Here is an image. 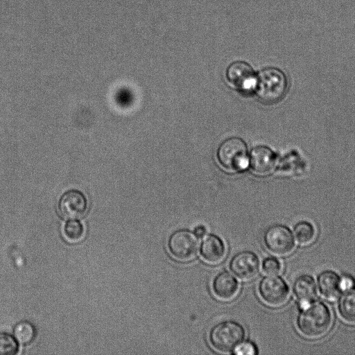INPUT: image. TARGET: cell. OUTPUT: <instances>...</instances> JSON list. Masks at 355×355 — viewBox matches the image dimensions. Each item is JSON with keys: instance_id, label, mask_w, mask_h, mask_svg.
Returning a JSON list of instances; mask_svg holds the SVG:
<instances>
[{"instance_id": "6da1fadb", "label": "cell", "mask_w": 355, "mask_h": 355, "mask_svg": "<svg viewBox=\"0 0 355 355\" xmlns=\"http://www.w3.org/2000/svg\"><path fill=\"white\" fill-rule=\"evenodd\" d=\"M288 87L286 74L281 69L270 67L259 73L254 89L263 103L274 105L286 96Z\"/></svg>"}, {"instance_id": "44dd1931", "label": "cell", "mask_w": 355, "mask_h": 355, "mask_svg": "<svg viewBox=\"0 0 355 355\" xmlns=\"http://www.w3.org/2000/svg\"><path fill=\"white\" fill-rule=\"evenodd\" d=\"M263 271L268 275H275L281 270L279 261L274 257L266 258L262 263Z\"/></svg>"}, {"instance_id": "8fae6325", "label": "cell", "mask_w": 355, "mask_h": 355, "mask_svg": "<svg viewBox=\"0 0 355 355\" xmlns=\"http://www.w3.org/2000/svg\"><path fill=\"white\" fill-rule=\"evenodd\" d=\"M250 164L254 173L260 176L268 175L277 167V155L270 148L265 146H258L251 150Z\"/></svg>"}, {"instance_id": "603a6c76", "label": "cell", "mask_w": 355, "mask_h": 355, "mask_svg": "<svg viewBox=\"0 0 355 355\" xmlns=\"http://www.w3.org/2000/svg\"><path fill=\"white\" fill-rule=\"evenodd\" d=\"M130 94L127 90H121L116 95V101L119 104H127L130 101Z\"/></svg>"}, {"instance_id": "d6986e66", "label": "cell", "mask_w": 355, "mask_h": 355, "mask_svg": "<svg viewBox=\"0 0 355 355\" xmlns=\"http://www.w3.org/2000/svg\"><path fill=\"white\" fill-rule=\"evenodd\" d=\"M294 232L297 241L301 245L311 243L315 237V230L313 225L306 221L297 223L295 227Z\"/></svg>"}, {"instance_id": "ac0fdd59", "label": "cell", "mask_w": 355, "mask_h": 355, "mask_svg": "<svg viewBox=\"0 0 355 355\" xmlns=\"http://www.w3.org/2000/svg\"><path fill=\"white\" fill-rule=\"evenodd\" d=\"M84 234V226L78 220L69 219L64 226V235L70 242L80 241L83 238Z\"/></svg>"}, {"instance_id": "277c9868", "label": "cell", "mask_w": 355, "mask_h": 355, "mask_svg": "<svg viewBox=\"0 0 355 355\" xmlns=\"http://www.w3.org/2000/svg\"><path fill=\"white\" fill-rule=\"evenodd\" d=\"M217 158L221 166L227 170H241L247 166L248 162L247 145L239 137L228 138L219 146Z\"/></svg>"}, {"instance_id": "7a4b0ae2", "label": "cell", "mask_w": 355, "mask_h": 355, "mask_svg": "<svg viewBox=\"0 0 355 355\" xmlns=\"http://www.w3.org/2000/svg\"><path fill=\"white\" fill-rule=\"evenodd\" d=\"M304 309L297 319L300 332L309 338H317L326 334L331 324L329 309L321 302L309 304Z\"/></svg>"}, {"instance_id": "5b68a950", "label": "cell", "mask_w": 355, "mask_h": 355, "mask_svg": "<svg viewBox=\"0 0 355 355\" xmlns=\"http://www.w3.org/2000/svg\"><path fill=\"white\" fill-rule=\"evenodd\" d=\"M198 238L189 230L182 229L173 232L168 240L171 254L179 261H188L195 257L198 250Z\"/></svg>"}, {"instance_id": "52a82bcc", "label": "cell", "mask_w": 355, "mask_h": 355, "mask_svg": "<svg viewBox=\"0 0 355 355\" xmlns=\"http://www.w3.org/2000/svg\"><path fill=\"white\" fill-rule=\"evenodd\" d=\"M259 295L263 301L271 306L284 304L288 297V288L279 277L271 275L263 278L259 286Z\"/></svg>"}, {"instance_id": "3957f363", "label": "cell", "mask_w": 355, "mask_h": 355, "mask_svg": "<svg viewBox=\"0 0 355 355\" xmlns=\"http://www.w3.org/2000/svg\"><path fill=\"white\" fill-rule=\"evenodd\" d=\"M245 337V330L238 322L224 321L215 325L209 332V341L216 349L227 352L234 350Z\"/></svg>"}, {"instance_id": "30bf717a", "label": "cell", "mask_w": 355, "mask_h": 355, "mask_svg": "<svg viewBox=\"0 0 355 355\" xmlns=\"http://www.w3.org/2000/svg\"><path fill=\"white\" fill-rule=\"evenodd\" d=\"M259 267L257 255L251 251H242L236 254L230 262L231 271L244 280L254 278L259 272Z\"/></svg>"}, {"instance_id": "9a60e30c", "label": "cell", "mask_w": 355, "mask_h": 355, "mask_svg": "<svg viewBox=\"0 0 355 355\" xmlns=\"http://www.w3.org/2000/svg\"><path fill=\"white\" fill-rule=\"evenodd\" d=\"M319 290L321 295L329 300H334L340 291V280L333 271L322 272L318 278Z\"/></svg>"}, {"instance_id": "7402d4cb", "label": "cell", "mask_w": 355, "mask_h": 355, "mask_svg": "<svg viewBox=\"0 0 355 355\" xmlns=\"http://www.w3.org/2000/svg\"><path fill=\"white\" fill-rule=\"evenodd\" d=\"M234 350V353L239 355H254L257 354L256 346L249 341L241 342Z\"/></svg>"}, {"instance_id": "5bb4252c", "label": "cell", "mask_w": 355, "mask_h": 355, "mask_svg": "<svg viewBox=\"0 0 355 355\" xmlns=\"http://www.w3.org/2000/svg\"><path fill=\"white\" fill-rule=\"evenodd\" d=\"M294 293L302 307L309 305L316 297V287L313 279L309 275H302L295 282Z\"/></svg>"}, {"instance_id": "4fadbf2b", "label": "cell", "mask_w": 355, "mask_h": 355, "mask_svg": "<svg viewBox=\"0 0 355 355\" xmlns=\"http://www.w3.org/2000/svg\"><path fill=\"white\" fill-rule=\"evenodd\" d=\"M200 252L202 258L207 263H217L221 261L225 254L223 241L214 234L207 235L202 241Z\"/></svg>"}, {"instance_id": "7c38bea8", "label": "cell", "mask_w": 355, "mask_h": 355, "mask_svg": "<svg viewBox=\"0 0 355 355\" xmlns=\"http://www.w3.org/2000/svg\"><path fill=\"white\" fill-rule=\"evenodd\" d=\"M239 284L235 277L228 272L218 273L212 282V291L216 297L222 300L232 299L237 293Z\"/></svg>"}, {"instance_id": "cb8c5ba5", "label": "cell", "mask_w": 355, "mask_h": 355, "mask_svg": "<svg viewBox=\"0 0 355 355\" xmlns=\"http://www.w3.org/2000/svg\"><path fill=\"white\" fill-rule=\"evenodd\" d=\"M354 284V279L350 277H343L340 281V288L343 290L350 289Z\"/></svg>"}, {"instance_id": "ba28073f", "label": "cell", "mask_w": 355, "mask_h": 355, "mask_svg": "<svg viewBox=\"0 0 355 355\" xmlns=\"http://www.w3.org/2000/svg\"><path fill=\"white\" fill-rule=\"evenodd\" d=\"M226 78L240 92H250L255 88L256 73L246 62L236 61L230 64L226 70Z\"/></svg>"}, {"instance_id": "d4e9b609", "label": "cell", "mask_w": 355, "mask_h": 355, "mask_svg": "<svg viewBox=\"0 0 355 355\" xmlns=\"http://www.w3.org/2000/svg\"><path fill=\"white\" fill-rule=\"evenodd\" d=\"M193 233L198 238H202L207 233V230L203 225H198L195 227Z\"/></svg>"}, {"instance_id": "9c48e42d", "label": "cell", "mask_w": 355, "mask_h": 355, "mask_svg": "<svg viewBox=\"0 0 355 355\" xmlns=\"http://www.w3.org/2000/svg\"><path fill=\"white\" fill-rule=\"evenodd\" d=\"M87 200L83 192L71 189L60 197L58 209L60 214L67 219H78L87 213Z\"/></svg>"}, {"instance_id": "ffe728a7", "label": "cell", "mask_w": 355, "mask_h": 355, "mask_svg": "<svg viewBox=\"0 0 355 355\" xmlns=\"http://www.w3.org/2000/svg\"><path fill=\"white\" fill-rule=\"evenodd\" d=\"M18 350L17 340L8 333L0 331V355H14Z\"/></svg>"}, {"instance_id": "2e32d148", "label": "cell", "mask_w": 355, "mask_h": 355, "mask_svg": "<svg viewBox=\"0 0 355 355\" xmlns=\"http://www.w3.org/2000/svg\"><path fill=\"white\" fill-rule=\"evenodd\" d=\"M338 309L344 321L355 324V289L345 292L339 301Z\"/></svg>"}, {"instance_id": "e0dca14e", "label": "cell", "mask_w": 355, "mask_h": 355, "mask_svg": "<svg viewBox=\"0 0 355 355\" xmlns=\"http://www.w3.org/2000/svg\"><path fill=\"white\" fill-rule=\"evenodd\" d=\"M36 334L34 325L28 321H21L16 324L14 329L15 338L21 344L31 343Z\"/></svg>"}, {"instance_id": "8992f818", "label": "cell", "mask_w": 355, "mask_h": 355, "mask_svg": "<svg viewBox=\"0 0 355 355\" xmlns=\"http://www.w3.org/2000/svg\"><path fill=\"white\" fill-rule=\"evenodd\" d=\"M266 247L273 254L284 256L294 248V239L290 230L282 225L268 227L263 236Z\"/></svg>"}]
</instances>
